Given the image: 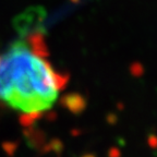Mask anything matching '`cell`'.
Here are the masks:
<instances>
[{
	"instance_id": "obj_4",
	"label": "cell",
	"mask_w": 157,
	"mask_h": 157,
	"mask_svg": "<svg viewBox=\"0 0 157 157\" xmlns=\"http://www.w3.org/2000/svg\"><path fill=\"white\" fill-rule=\"evenodd\" d=\"M29 145L35 148H44V133L40 130H29L25 132Z\"/></svg>"
},
{
	"instance_id": "obj_7",
	"label": "cell",
	"mask_w": 157,
	"mask_h": 157,
	"mask_svg": "<svg viewBox=\"0 0 157 157\" xmlns=\"http://www.w3.org/2000/svg\"><path fill=\"white\" fill-rule=\"evenodd\" d=\"M108 155H109V157H120L121 153H120V151L118 150L117 147H111L110 150H109Z\"/></svg>"
},
{
	"instance_id": "obj_3",
	"label": "cell",
	"mask_w": 157,
	"mask_h": 157,
	"mask_svg": "<svg viewBox=\"0 0 157 157\" xmlns=\"http://www.w3.org/2000/svg\"><path fill=\"white\" fill-rule=\"evenodd\" d=\"M60 104L74 115L82 113L87 107V101L83 95L78 93H70L62 96Z\"/></svg>"
},
{
	"instance_id": "obj_6",
	"label": "cell",
	"mask_w": 157,
	"mask_h": 157,
	"mask_svg": "<svg viewBox=\"0 0 157 157\" xmlns=\"http://www.w3.org/2000/svg\"><path fill=\"white\" fill-rule=\"evenodd\" d=\"M147 144L152 148H157V135L151 134L147 137Z\"/></svg>"
},
{
	"instance_id": "obj_8",
	"label": "cell",
	"mask_w": 157,
	"mask_h": 157,
	"mask_svg": "<svg viewBox=\"0 0 157 157\" xmlns=\"http://www.w3.org/2000/svg\"><path fill=\"white\" fill-rule=\"evenodd\" d=\"M117 120H118L117 116L113 115V113H110V115L107 116V121L110 123V124H115V123L117 122Z\"/></svg>"
},
{
	"instance_id": "obj_9",
	"label": "cell",
	"mask_w": 157,
	"mask_h": 157,
	"mask_svg": "<svg viewBox=\"0 0 157 157\" xmlns=\"http://www.w3.org/2000/svg\"><path fill=\"white\" fill-rule=\"evenodd\" d=\"M82 157H96L94 154H91V153H88V154H85V155H83Z\"/></svg>"
},
{
	"instance_id": "obj_2",
	"label": "cell",
	"mask_w": 157,
	"mask_h": 157,
	"mask_svg": "<svg viewBox=\"0 0 157 157\" xmlns=\"http://www.w3.org/2000/svg\"><path fill=\"white\" fill-rule=\"evenodd\" d=\"M45 20V10L40 7L29 8L17 15L14 20V27L21 36H27L33 33H43V22Z\"/></svg>"
},
{
	"instance_id": "obj_10",
	"label": "cell",
	"mask_w": 157,
	"mask_h": 157,
	"mask_svg": "<svg viewBox=\"0 0 157 157\" xmlns=\"http://www.w3.org/2000/svg\"><path fill=\"white\" fill-rule=\"evenodd\" d=\"M72 1H73V2H78V0H72Z\"/></svg>"
},
{
	"instance_id": "obj_5",
	"label": "cell",
	"mask_w": 157,
	"mask_h": 157,
	"mask_svg": "<svg viewBox=\"0 0 157 157\" xmlns=\"http://www.w3.org/2000/svg\"><path fill=\"white\" fill-rule=\"evenodd\" d=\"M144 67L141 62H133L132 64L130 66V73L132 74L134 78H140L144 74Z\"/></svg>"
},
{
	"instance_id": "obj_1",
	"label": "cell",
	"mask_w": 157,
	"mask_h": 157,
	"mask_svg": "<svg viewBox=\"0 0 157 157\" xmlns=\"http://www.w3.org/2000/svg\"><path fill=\"white\" fill-rule=\"evenodd\" d=\"M69 80L68 73L56 72L23 40L12 43L0 52V103L23 113L49 109Z\"/></svg>"
}]
</instances>
